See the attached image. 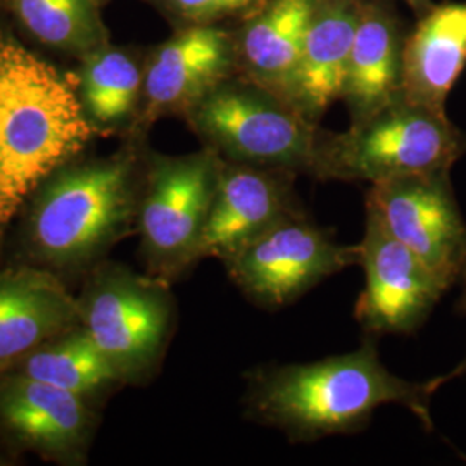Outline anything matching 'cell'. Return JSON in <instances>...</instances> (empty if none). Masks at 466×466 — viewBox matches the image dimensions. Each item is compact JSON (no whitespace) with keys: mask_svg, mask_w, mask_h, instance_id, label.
Masks as SVG:
<instances>
[{"mask_svg":"<svg viewBox=\"0 0 466 466\" xmlns=\"http://www.w3.org/2000/svg\"><path fill=\"white\" fill-rule=\"evenodd\" d=\"M450 173L411 175L370 185L365 208L451 287L461 280L466 268V221Z\"/></svg>","mask_w":466,"mask_h":466,"instance_id":"9c48e42d","label":"cell"},{"mask_svg":"<svg viewBox=\"0 0 466 466\" xmlns=\"http://www.w3.org/2000/svg\"><path fill=\"white\" fill-rule=\"evenodd\" d=\"M171 283L100 261L82 296V327L116 368L125 385L150 380L161 367L177 323Z\"/></svg>","mask_w":466,"mask_h":466,"instance_id":"8992f818","label":"cell"},{"mask_svg":"<svg viewBox=\"0 0 466 466\" xmlns=\"http://www.w3.org/2000/svg\"><path fill=\"white\" fill-rule=\"evenodd\" d=\"M215 150L169 156L147 150L137 218L146 271L175 282L199 263V244L217 192Z\"/></svg>","mask_w":466,"mask_h":466,"instance_id":"52a82bcc","label":"cell"},{"mask_svg":"<svg viewBox=\"0 0 466 466\" xmlns=\"http://www.w3.org/2000/svg\"><path fill=\"white\" fill-rule=\"evenodd\" d=\"M97 137L76 75L0 28V244L40 185Z\"/></svg>","mask_w":466,"mask_h":466,"instance_id":"7a4b0ae2","label":"cell"},{"mask_svg":"<svg viewBox=\"0 0 466 466\" xmlns=\"http://www.w3.org/2000/svg\"><path fill=\"white\" fill-rule=\"evenodd\" d=\"M107 2H109V0H100V4H102V5H104V4H107Z\"/></svg>","mask_w":466,"mask_h":466,"instance_id":"d4e9b609","label":"cell"},{"mask_svg":"<svg viewBox=\"0 0 466 466\" xmlns=\"http://www.w3.org/2000/svg\"><path fill=\"white\" fill-rule=\"evenodd\" d=\"M444 383L406 380L380 360L375 337L368 335L352 352L311 363L256 368L248 377L246 417L277 429L290 442L361 431L373 413L398 404L432 431L433 394Z\"/></svg>","mask_w":466,"mask_h":466,"instance_id":"6da1fadb","label":"cell"},{"mask_svg":"<svg viewBox=\"0 0 466 466\" xmlns=\"http://www.w3.org/2000/svg\"><path fill=\"white\" fill-rule=\"evenodd\" d=\"M461 280L465 283V292H463V302H461V306H463V309L466 311V268L465 271H463V275H461ZM466 375V354L465 358L456 365V367L451 370L450 373H446V375H441V380L442 383H448L452 379H460V377H465Z\"/></svg>","mask_w":466,"mask_h":466,"instance_id":"603a6c76","label":"cell"},{"mask_svg":"<svg viewBox=\"0 0 466 466\" xmlns=\"http://www.w3.org/2000/svg\"><path fill=\"white\" fill-rule=\"evenodd\" d=\"M298 173L221 159L217 192L199 244V261L228 259L254 237L302 211L294 190Z\"/></svg>","mask_w":466,"mask_h":466,"instance_id":"4fadbf2b","label":"cell"},{"mask_svg":"<svg viewBox=\"0 0 466 466\" xmlns=\"http://www.w3.org/2000/svg\"><path fill=\"white\" fill-rule=\"evenodd\" d=\"M413 11L417 16H421L425 11H429L432 7V0H404Z\"/></svg>","mask_w":466,"mask_h":466,"instance_id":"cb8c5ba5","label":"cell"},{"mask_svg":"<svg viewBox=\"0 0 466 466\" xmlns=\"http://www.w3.org/2000/svg\"><path fill=\"white\" fill-rule=\"evenodd\" d=\"M313 5L315 0H269L256 15L233 26L237 73L292 106Z\"/></svg>","mask_w":466,"mask_h":466,"instance_id":"9a60e30c","label":"cell"},{"mask_svg":"<svg viewBox=\"0 0 466 466\" xmlns=\"http://www.w3.org/2000/svg\"><path fill=\"white\" fill-rule=\"evenodd\" d=\"M90 400L17 371H0V429L25 450L82 463L96 432Z\"/></svg>","mask_w":466,"mask_h":466,"instance_id":"7c38bea8","label":"cell"},{"mask_svg":"<svg viewBox=\"0 0 466 466\" xmlns=\"http://www.w3.org/2000/svg\"><path fill=\"white\" fill-rule=\"evenodd\" d=\"M7 371L23 373L86 400L125 385L82 325L38 346Z\"/></svg>","mask_w":466,"mask_h":466,"instance_id":"ffe728a7","label":"cell"},{"mask_svg":"<svg viewBox=\"0 0 466 466\" xmlns=\"http://www.w3.org/2000/svg\"><path fill=\"white\" fill-rule=\"evenodd\" d=\"M358 246L365 287L356 300L354 317L363 332L380 337L418 330L450 285L392 237L370 209Z\"/></svg>","mask_w":466,"mask_h":466,"instance_id":"30bf717a","label":"cell"},{"mask_svg":"<svg viewBox=\"0 0 466 466\" xmlns=\"http://www.w3.org/2000/svg\"><path fill=\"white\" fill-rule=\"evenodd\" d=\"M184 121L225 161L313 173L319 125L238 73L194 104Z\"/></svg>","mask_w":466,"mask_h":466,"instance_id":"5b68a950","label":"cell"},{"mask_svg":"<svg viewBox=\"0 0 466 466\" xmlns=\"http://www.w3.org/2000/svg\"><path fill=\"white\" fill-rule=\"evenodd\" d=\"M146 140L127 137L109 156H80L40 185L21 213L26 263L56 273L94 268L137 233Z\"/></svg>","mask_w":466,"mask_h":466,"instance_id":"3957f363","label":"cell"},{"mask_svg":"<svg viewBox=\"0 0 466 466\" xmlns=\"http://www.w3.org/2000/svg\"><path fill=\"white\" fill-rule=\"evenodd\" d=\"M466 152V135L439 113L415 102H390L350 123L346 132H319L311 177L321 182L380 184L394 178L451 171Z\"/></svg>","mask_w":466,"mask_h":466,"instance_id":"277c9868","label":"cell"},{"mask_svg":"<svg viewBox=\"0 0 466 466\" xmlns=\"http://www.w3.org/2000/svg\"><path fill=\"white\" fill-rule=\"evenodd\" d=\"M80 325L78 298L56 271L32 263L0 269V371Z\"/></svg>","mask_w":466,"mask_h":466,"instance_id":"5bb4252c","label":"cell"},{"mask_svg":"<svg viewBox=\"0 0 466 466\" xmlns=\"http://www.w3.org/2000/svg\"><path fill=\"white\" fill-rule=\"evenodd\" d=\"M233 75V26L177 28L165 42L147 49L142 107L128 137L147 138L152 125L161 117H184L194 104Z\"/></svg>","mask_w":466,"mask_h":466,"instance_id":"8fae6325","label":"cell"},{"mask_svg":"<svg viewBox=\"0 0 466 466\" xmlns=\"http://www.w3.org/2000/svg\"><path fill=\"white\" fill-rule=\"evenodd\" d=\"M147 49L107 42L80 59L75 73L85 113L100 137L134 132L144 97Z\"/></svg>","mask_w":466,"mask_h":466,"instance_id":"d6986e66","label":"cell"},{"mask_svg":"<svg viewBox=\"0 0 466 466\" xmlns=\"http://www.w3.org/2000/svg\"><path fill=\"white\" fill-rule=\"evenodd\" d=\"M466 67V2L432 4L404 36L400 96L446 113Z\"/></svg>","mask_w":466,"mask_h":466,"instance_id":"2e32d148","label":"cell"},{"mask_svg":"<svg viewBox=\"0 0 466 466\" xmlns=\"http://www.w3.org/2000/svg\"><path fill=\"white\" fill-rule=\"evenodd\" d=\"M0 2H2V0H0Z\"/></svg>","mask_w":466,"mask_h":466,"instance_id":"484cf974","label":"cell"},{"mask_svg":"<svg viewBox=\"0 0 466 466\" xmlns=\"http://www.w3.org/2000/svg\"><path fill=\"white\" fill-rule=\"evenodd\" d=\"M177 28L225 25L235 26L256 15L269 0H149Z\"/></svg>","mask_w":466,"mask_h":466,"instance_id":"7402d4cb","label":"cell"},{"mask_svg":"<svg viewBox=\"0 0 466 466\" xmlns=\"http://www.w3.org/2000/svg\"><path fill=\"white\" fill-rule=\"evenodd\" d=\"M2 4L35 42L78 61L111 42L100 0H2Z\"/></svg>","mask_w":466,"mask_h":466,"instance_id":"44dd1931","label":"cell"},{"mask_svg":"<svg viewBox=\"0 0 466 466\" xmlns=\"http://www.w3.org/2000/svg\"><path fill=\"white\" fill-rule=\"evenodd\" d=\"M404 36L389 0H363L342 92L350 123H360L400 99Z\"/></svg>","mask_w":466,"mask_h":466,"instance_id":"e0dca14e","label":"cell"},{"mask_svg":"<svg viewBox=\"0 0 466 466\" xmlns=\"http://www.w3.org/2000/svg\"><path fill=\"white\" fill-rule=\"evenodd\" d=\"M363 0H315L300 50L296 106L313 123L342 100Z\"/></svg>","mask_w":466,"mask_h":466,"instance_id":"ac0fdd59","label":"cell"},{"mask_svg":"<svg viewBox=\"0 0 466 466\" xmlns=\"http://www.w3.org/2000/svg\"><path fill=\"white\" fill-rule=\"evenodd\" d=\"M358 263L360 246L339 244L304 209L282 218L223 261L242 294L265 309H280Z\"/></svg>","mask_w":466,"mask_h":466,"instance_id":"ba28073f","label":"cell"}]
</instances>
